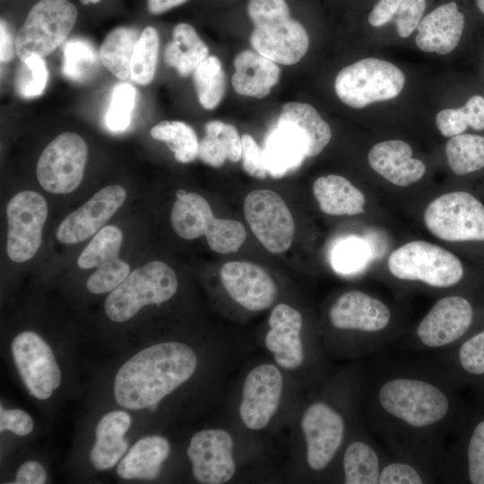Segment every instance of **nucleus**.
I'll use <instances>...</instances> for the list:
<instances>
[{
  "label": "nucleus",
  "mask_w": 484,
  "mask_h": 484,
  "mask_svg": "<svg viewBox=\"0 0 484 484\" xmlns=\"http://www.w3.org/2000/svg\"><path fill=\"white\" fill-rule=\"evenodd\" d=\"M462 390L428 359L381 364L365 377V418L393 455L419 462L442 483L446 440L467 403Z\"/></svg>",
  "instance_id": "1"
},
{
  "label": "nucleus",
  "mask_w": 484,
  "mask_h": 484,
  "mask_svg": "<svg viewBox=\"0 0 484 484\" xmlns=\"http://www.w3.org/2000/svg\"><path fill=\"white\" fill-rule=\"evenodd\" d=\"M197 359L180 342H164L136 353L118 370L114 384L117 403L142 410L158 402L194 374Z\"/></svg>",
  "instance_id": "2"
},
{
  "label": "nucleus",
  "mask_w": 484,
  "mask_h": 484,
  "mask_svg": "<svg viewBox=\"0 0 484 484\" xmlns=\"http://www.w3.org/2000/svg\"><path fill=\"white\" fill-rule=\"evenodd\" d=\"M331 326L354 335L353 352L373 354L399 335L390 307L381 299L361 290H349L339 296L330 307Z\"/></svg>",
  "instance_id": "3"
},
{
  "label": "nucleus",
  "mask_w": 484,
  "mask_h": 484,
  "mask_svg": "<svg viewBox=\"0 0 484 484\" xmlns=\"http://www.w3.org/2000/svg\"><path fill=\"white\" fill-rule=\"evenodd\" d=\"M246 12L254 24L250 44L255 51L285 65L301 60L309 38L303 25L291 18L285 0H248Z\"/></svg>",
  "instance_id": "4"
},
{
  "label": "nucleus",
  "mask_w": 484,
  "mask_h": 484,
  "mask_svg": "<svg viewBox=\"0 0 484 484\" xmlns=\"http://www.w3.org/2000/svg\"><path fill=\"white\" fill-rule=\"evenodd\" d=\"M474 304L462 295L439 298L414 327L405 344L415 350H448L481 329L476 325Z\"/></svg>",
  "instance_id": "5"
},
{
  "label": "nucleus",
  "mask_w": 484,
  "mask_h": 484,
  "mask_svg": "<svg viewBox=\"0 0 484 484\" xmlns=\"http://www.w3.org/2000/svg\"><path fill=\"white\" fill-rule=\"evenodd\" d=\"M472 393L446 446L442 483L484 484V391Z\"/></svg>",
  "instance_id": "6"
},
{
  "label": "nucleus",
  "mask_w": 484,
  "mask_h": 484,
  "mask_svg": "<svg viewBox=\"0 0 484 484\" xmlns=\"http://www.w3.org/2000/svg\"><path fill=\"white\" fill-rule=\"evenodd\" d=\"M390 273L404 281H419L434 289H449L462 279L460 259L437 245L416 240L395 249L389 256Z\"/></svg>",
  "instance_id": "7"
},
{
  "label": "nucleus",
  "mask_w": 484,
  "mask_h": 484,
  "mask_svg": "<svg viewBox=\"0 0 484 484\" xmlns=\"http://www.w3.org/2000/svg\"><path fill=\"white\" fill-rule=\"evenodd\" d=\"M177 290V278L173 269L160 261L150 262L130 272L110 292L105 311L112 321L125 322L146 305L169 300Z\"/></svg>",
  "instance_id": "8"
},
{
  "label": "nucleus",
  "mask_w": 484,
  "mask_h": 484,
  "mask_svg": "<svg viewBox=\"0 0 484 484\" xmlns=\"http://www.w3.org/2000/svg\"><path fill=\"white\" fill-rule=\"evenodd\" d=\"M405 75L393 64L367 57L359 60L337 74L334 89L339 99L353 108L394 99L402 91Z\"/></svg>",
  "instance_id": "9"
},
{
  "label": "nucleus",
  "mask_w": 484,
  "mask_h": 484,
  "mask_svg": "<svg viewBox=\"0 0 484 484\" xmlns=\"http://www.w3.org/2000/svg\"><path fill=\"white\" fill-rule=\"evenodd\" d=\"M77 19L76 7L68 0H40L30 10L15 39L16 55L45 57L66 39Z\"/></svg>",
  "instance_id": "10"
},
{
  "label": "nucleus",
  "mask_w": 484,
  "mask_h": 484,
  "mask_svg": "<svg viewBox=\"0 0 484 484\" xmlns=\"http://www.w3.org/2000/svg\"><path fill=\"white\" fill-rule=\"evenodd\" d=\"M428 230L450 242L484 240V205L467 192H450L434 199L423 213Z\"/></svg>",
  "instance_id": "11"
},
{
  "label": "nucleus",
  "mask_w": 484,
  "mask_h": 484,
  "mask_svg": "<svg viewBox=\"0 0 484 484\" xmlns=\"http://www.w3.org/2000/svg\"><path fill=\"white\" fill-rule=\"evenodd\" d=\"M301 429L308 467L315 472L324 471L344 445L348 432L345 414L327 401H316L305 410Z\"/></svg>",
  "instance_id": "12"
},
{
  "label": "nucleus",
  "mask_w": 484,
  "mask_h": 484,
  "mask_svg": "<svg viewBox=\"0 0 484 484\" xmlns=\"http://www.w3.org/2000/svg\"><path fill=\"white\" fill-rule=\"evenodd\" d=\"M88 157L85 141L77 134L57 135L41 152L37 178L43 189L53 194H68L81 184Z\"/></svg>",
  "instance_id": "13"
},
{
  "label": "nucleus",
  "mask_w": 484,
  "mask_h": 484,
  "mask_svg": "<svg viewBox=\"0 0 484 484\" xmlns=\"http://www.w3.org/2000/svg\"><path fill=\"white\" fill-rule=\"evenodd\" d=\"M244 213L252 232L265 249L280 254L291 246L294 220L277 193L268 189L250 192L245 198Z\"/></svg>",
  "instance_id": "14"
},
{
  "label": "nucleus",
  "mask_w": 484,
  "mask_h": 484,
  "mask_svg": "<svg viewBox=\"0 0 484 484\" xmlns=\"http://www.w3.org/2000/svg\"><path fill=\"white\" fill-rule=\"evenodd\" d=\"M9 258L23 263L32 258L41 245L42 230L48 217L45 198L34 191H22L10 199L6 206Z\"/></svg>",
  "instance_id": "15"
},
{
  "label": "nucleus",
  "mask_w": 484,
  "mask_h": 484,
  "mask_svg": "<svg viewBox=\"0 0 484 484\" xmlns=\"http://www.w3.org/2000/svg\"><path fill=\"white\" fill-rule=\"evenodd\" d=\"M12 353L30 393L39 400L49 398L61 384V372L50 347L37 333L27 331L13 339Z\"/></svg>",
  "instance_id": "16"
},
{
  "label": "nucleus",
  "mask_w": 484,
  "mask_h": 484,
  "mask_svg": "<svg viewBox=\"0 0 484 484\" xmlns=\"http://www.w3.org/2000/svg\"><path fill=\"white\" fill-rule=\"evenodd\" d=\"M232 450V437L225 430L197 432L187 448L194 478L204 484H220L229 480L235 473Z\"/></svg>",
  "instance_id": "17"
},
{
  "label": "nucleus",
  "mask_w": 484,
  "mask_h": 484,
  "mask_svg": "<svg viewBox=\"0 0 484 484\" xmlns=\"http://www.w3.org/2000/svg\"><path fill=\"white\" fill-rule=\"evenodd\" d=\"M126 198L119 185L108 186L70 213L58 226L56 238L62 244H77L96 234L115 214Z\"/></svg>",
  "instance_id": "18"
},
{
  "label": "nucleus",
  "mask_w": 484,
  "mask_h": 484,
  "mask_svg": "<svg viewBox=\"0 0 484 484\" xmlns=\"http://www.w3.org/2000/svg\"><path fill=\"white\" fill-rule=\"evenodd\" d=\"M282 390V376L271 364L255 367L247 375L239 407L245 425L254 430L264 428L275 413Z\"/></svg>",
  "instance_id": "19"
},
{
  "label": "nucleus",
  "mask_w": 484,
  "mask_h": 484,
  "mask_svg": "<svg viewBox=\"0 0 484 484\" xmlns=\"http://www.w3.org/2000/svg\"><path fill=\"white\" fill-rule=\"evenodd\" d=\"M222 284L229 295L251 311L268 308L277 296V286L261 266L244 261L224 264L220 269Z\"/></svg>",
  "instance_id": "20"
},
{
  "label": "nucleus",
  "mask_w": 484,
  "mask_h": 484,
  "mask_svg": "<svg viewBox=\"0 0 484 484\" xmlns=\"http://www.w3.org/2000/svg\"><path fill=\"white\" fill-rule=\"evenodd\" d=\"M428 359L461 388L484 391V327L455 347Z\"/></svg>",
  "instance_id": "21"
},
{
  "label": "nucleus",
  "mask_w": 484,
  "mask_h": 484,
  "mask_svg": "<svg viewBox=\"0 0 484 484\" xmlns=\"http://www.w3.org/2000/svg\"><path fill=\"white\" fill-rule=\"evenodd\" d=\"M262 150L267 173L273 178H280L299 168L308 156L309 143L307 135L297 125L277 120Z\"/></svg>",
  "instance_id": "22"
},
{
  "label": "nucleus",
  "mask_w": 484,
  "mask_h": 484,
  "mask_svg": "<svg viewBox=\"0 0 484 484\" xmlns=\"http://www.w3.org/2000/svg\"><path fill=\"white\" fill-rule=\"evenodd\" d=\"M302 323L301 314L287 304L277 305L271 313L265 345L274 354L276 363L284 368L295 369L304 361Z\"/></svg>",
  "instance_id": "23"
},
{
  "label": "nucleus",
  "mask_w": 484,
  "mask_h": 484,
  "mask_svg": "<svg viewBox=\"0 0 484 484\" xmlns=\"http://www.w3.org/2000/svg\"><path fill=\"white\" fill-rule=\"evenodd\" d=\"M365 418L342 451L341 468L345 484H378L385 454L376 444Z\"/></svg>",
  "instance_id": "24"
},
{
  "label": "nucleus",
  "mask_w": 484,
  "mask_h": 484,
  "mask_svg": "<svg viewBox=\"0 0 484 484\" xmlns=\"http://www.w3.org/2000/svg\"><path fill=\"white\" fill-rule=\"evenodd\" d=\"M370 167L397 186H408L419 181L426 173L423 161L412 158V149L401 140H388L375 144L369 151Z\"/></svg>",
  "instance_id": "25"
},
{
  "label": "nucleus",
  "mask_w": 484,
  "mask_h": 484,
  "mask_svg": "<svg viewBox=\"0 0 484 484\" xmlns=\"http://www.w3.org/2000/svg\"><path fill=\"white\" fill-rule=\"evenodd\" d=\"M463 28L464 15L456 3H446L420 21L415 42L424 52L446 55L457 47Z\"/></svg>",
  "instance_id": "26"
},
{
  "label": "nucleus",
  "mask_w": 484,
  "mask_h": 484,
  "mask_svg": "<svg viewBox=\"0 0 484 484\" xmlns=\"http://www.w3.org/2000/svg\"><path fill=\"white\" fill-rule=\"evenodd\" d=\"M233 64L235 73L231 82L240 95L263 99L279 81L281 70L277 63L256 51L238 53Z\"/></svg>",
  "instance_id": "27"
},
{
  "label": "nucleus",
  "mask_w": 484,
  "mask_h": 484,
  "mask_svg": "<svg viewBox=\"0 0 484 484\" xmlns=\"http://www.w3.org/2000/svg\"><path fill=\"white\" fill-rule=\"evenodd\" d=\"M313 194L320 210L329 215L353 216L365 211L364 194L342 176L318 177L313 185Z\"/></svg>",
  "instance_id": "28"
},
{
  "label": "nucleus",
  "mask_w": 484,
  "mask_h": 484,
  "mask_svg": "<svg viewBox=\"0 0 484 484\" xmlns=\"http://www.w3.org/2000/svg\"><path fill=\"white\" fill-rule=\"evenodd\" d=\"M131 425L130 416L115 411L103 416L96 427V443L91 450L90 460L98 470L114 466L127 448L124 435Z\"/></svg>",
  "instance_id": "29"
},
{
  "label": "nucleus",
  "mask_w": 484,
  "mask_h": 484,
  "mask_svg": "<svg viewBox=\"0 0 484 484\" xmlns=\"http://www.w3.org/2000/svg\"><path fill=\"white\" fill-rule=\"evenodd\" d=\"M169 444L162 436H148L138 440L118 463L117 472L125 480H153L169 454Z\"/></svg>",
  "instance_id": "30"
},
{
  "label": "nucleus",
  "mask_w": 484,
  "mask_h": 484,
  "mask_svg": "<svg viewBox=\"0 0 484 484\" xmlns=\"http://www.w3.org/2000/svg\"><path fill=\"white\" fill-rule=\"evenodd\" d=\"M199 142L198 157L205 164L220 168L226 160L238 162L242 157V142L237 128L219 120L208 122Z\"/></svg>",
  "instance_id": "31"
},
{
  "label": "nucleus",
  "mask_w": 484,
  "mask_h": 484,
  "mask_svg": "<svg viewBox=\"0 0 484 484\" xmlns=\"http://www.w3.org/2000/svg\"><path fill=\"white\" fill-rule=\"evenodd\" d=\"M209 48L194 29L182 22L175 26L173 39L164 51L165 63L181 76H188L209 56Z\"/></svg>",
  "instance_id": "32"
},
{
  "label": "nucleus",
  "mask_w": 484,
  "mask_h": 484,
  "mask_svg": "<svg viewBox=\"0 0 484 484\" xmlns=\"http://www.w3.org/2000/svg\"><path fill=\"white\" fill-rule=\"evenodd\" d=\"M213 217L211 205L205 198L196 193L187 192L174 203L170 222L179 237L192 240L205 234Z\"/></svg>",
  "instance_id": "33"
},
{
  "label": "nucleus",
  "mask_w": 484,
  "mask_h": 484,
  "mask_svg": "<svg viewBox=\"0 0 484 484\" xmlns=\"http://www.w3.org/2000/svg\"><path fill=\"white\" fill-rule=\"evenodd\" d=\"M278 120L294 124L304 132L309 143L308 158L320 154L332 138L330 125L307 103H285Z\"/></svg>",
  "instance_id": "34"
},
{
  "label": "nucleus",
  "mask_w": 484,
  "mask_h": 484,
  "mask_svg": "<svg viewBox=\"0 0 484 484\" xmlns=\"http://www.w3.org/2000/svg\"><path fill=\"white\" fill-rule=\"evenodd\" d=\"M139 37L135 28L118 27L108 34L99 48L101 64L122 81L131 78V61Z\"/></svg>",
  "instance_id": "35"
},
{
  "label": "nucleus",
  "mask_w": 484,
  "mask_h": 484,
  "mask_svg": "<svg viewBox=\"0 0 484 484\" xmlns=\"http://www.w3.org/2000/svg\"><path fill=\"white\" fill-rule=\"evenodd\" d=\"M445 154L452 171L459 176L484 168V136L461 134L445 144Z\"/></svg>",
  "instance_id": "36"
},
{
  "label": "nucleus",
  "mask_w": 484,
  "mask_h": 484,
  "mask_svg": "<svg viewBox=\"0 0 484 484\" xmlns=\"http://www.w3.org/2000/svg\"><path fill=\"white\" fill-rule=\"evenodd\" d=\"M153 139L165 143L175 159L188 163L198 157L199 142L194 129L182 121H161L151 129Z\"/></svg>",
  "instance_id": "37"
},
{
  "label": "nucleus",
  "mask_w": 484,
  "mask_h": 484,
  "mask_svg": "<svg viewBox=\"0 0 484 484\" xmlns=\"http://www.w3.org/2000/svg\"><path fill=\"white\" fill-rule=\"evenodd\" d=\"M197 98L201 106L214 109L225 94V74L220 59L209 56L193 73Z\"/></svg>",
  "instance_id": "38"
},
{
  "label": "nucleus",
  "mask_w": 484,
  "mask_h": 484,
  "mask_svg": "<svg viewBox=\"0 0 484 484\" xmlns=\"http://www.w3.org/2000/svg\"><path fill=\"white\" fill-rule=\"evenodd\" d=\"M123 242L122 231L116 226L101 228L85 246L77 259L81 269L98 268L119 258Z\"/></svg>",
  "instance_id": "39"
},
{
  "label": "nucleus",
  "mask_w": 484,
  "mask_h": 484,
  "mask_svg": "<svg viewBox=\"0 0 484 484\" xmlns=\"http://www.w3.org/2000/svg\"><path fill=\"white\" fill-rule=\"evenodd\" d=\"M160 39L155 28L147 26L134 46L131 61V79L140 85L149 84L155 74Z\"/></svg>",
  "instance_id": "40"
},
{
  "label": "nucleus",
  "mask_w": 484,
  "mask_h": 484,
  "mask_svg": "<svg viewBox=\"0 0 484 484\" xmlns=\"http://www.w3.org/2000/svg\"><path fill=\"white\" fill-rule=\"evenodd\" d=\"M439 483L437 477L414 461L387 455L379 475L378 484H428Z\"/></svg>",
  "instance_id": "41"
},
{
  "label": "nucleus",
  "mask_w": 484,
  "mask_h": 484,
  "mask_svg": "<svg viewBox=\"0 0 484 484\" xmlns=\"http://www.w3.org/2000/svg\"><path fill=\"white\" fill-rule=\"evenodd\" d=\"M63 73L69 79L82 82L96 68L98 54L92 45L82 39L67 41L63 48Z\"/></svg>",
  "instance_id": "42"
},
{
  "label": "nucleus",
  "mask_w": 484,
  "mask_h": 484,
  "mask_svg": "<svg viewBox=\"0 0 484 484\" xmlns=\"http://www.w3.org/2000/svg\"><path fill=\"white\" fill-rule=\"evenodd\" d=\"M210 248L219 254L237 252L246 238L245 227L238 220L213 217L205 234Z\"/></svg>",
  "instance_id": "43"
},
{
  "label": "nucleus",
  "mask_w": 484,
  "mask_h": 484,
  "mask_svg": "<svg viewBox=\"0 0 484 484\" xmlns=\"http://www.w3.org/2000/svg\"><path fill=\"white\" fill-rule=\"evenodd\" d=\"M48 69L43 57L30 56L17 69L15 85L18 94L25 99L41 95L48 82Z\"/></svg>",
  "instance_id": "44"
},
{
  "label": "nucleus",
  "mask_w": 484,
  "mask_h": 484,
  "mask_svg": "<svg viewBox=\"0 0 484 484\" xmlns=\"http://www.w3.org/2000/svg\"><path fill=\"white\" fill-rule=\"evenodd\" d=\"M134 100L135 90L129 83H120L114 88L105 116L106 125L110 131L121 133L129 127Z\"/></svg>",
  "instance_id": "45"
},
{
  "label": "nucleus",
  "mask_w": 484,
  "mask_h": 484,
  "mask_svg": "<svg viewBox=\"0 0 484 484\" xmlns=\"http://www.w3.org/2000/svg\"><path fill=\"white\" fill-rule=\"evenodd\" d=\"M130 266L121 258L97 268L87 280L86 287L93 294L111 292L129 275Z\"/></svg>",
  "instance_id": "46"
},
{
  "label": "nucleus",
  "mask_w": 484,
  "mask_h": 484,
  "mask_svg": "<svg viewBox=\"0 0 484 484\" xmlns=\"http://www.w3.org/2000/svg\"><path fill=\"white\" fill-rule=\"evenodd\" d=\"M366 250L362 242L349 238L338 243L332 254V265L337 272L356 271L365 261Z\"/></svg>",
  "instance_id": "47"
},
{
  "label": "nucleus",
  "mask_w": 484,
  "mask_h": 484,
  "mask_svg": "<svg viewBox=\"0 0 484 484\" xmlns=\"http://www.w3.org/2000/svg\"><path fill=\"white\" fill-rule=\"evenodd\" d=\"M426 9V0H401L394 16L397 33L408 38L417 29Z\"/></svg>",
  "instance_id": "48"
},
{
  "label": "nucleus",
  "mask_w": 484,
  "mask_h": 484,
  "mask_svg": "<svg viewBox=\"0 0 484 484\" xmlns=\"http://www.w3.org/2000/svg\"><path fill=\"white\" fill-rule=\"evenodd\" d=\"M241 142V158L243 160L242 166L244 170L251 177L265 178L268 173L264 161L263 150L249 134H243Z\"/></svg>",
  "instance_id": "49"
},
{
  "label": "nucleus",
  "mask_w": 484,
  "mask_h": 484,
  "mask_svg": "<svg viewBox=\"0 0 484 484\" xmlns=\"http://www.w3.org/2000/svg\"><path fill=\"white\" fill-rule=\"evenodd\" d=\"M436 125L443 136L451 138L462 134L469 126V122L462 107L439 111L436 117Z\"/></svg>",
  "instance_id": "50"
},
{
  "label": "nucleus",
  "mask_w": 484,
  "mask_h": 484,
  "mask_svg": "<svg viewBox=\"0 0 484 484\" xmlns=\"http://www.w3.org/2000/svg\"><path fill=\"white\" fill-rule=\"evenodd\" d=\"M33 429L31 417L18 409L4 410L1 406L0 431L10 430L18 436H26Z\"/></svg>",
  "instance_id": "51"
},
{
  "label": "nucleus",
  "mask_w": 484,
  "mask_h": 484,
  "mask_svg": "<svg viewBox=\"0 0 484 484\" xmlns=\"http://www.w3.org/2000/svg\"><path fill=\"white\" fill-rule=\"evenodd\" d=\"M401 0H379L368 15L373 27H382L394 19Z\"/></svg>",
  "instance_id": "52"
},
{
  "label": "nucleus",
  "mask_w": 484,
  "mask_h": 484,
  "mask_svg": "<svg viewBox=\"0 0 484 484\" xmlns=\"http://www.w3.org/2000/svg\"><path fill=\"white\" fill-rule=\"evenodd\" d=\"M47 480V472L43 466L29 461L23 463L17 471L14 483L16 484H43Z\"/></svg>",
  "instance_id": "53"
},
{
  "label": "nucleus",
  "mask_w": 484,
  "mask_h": 484,
  "mask_svg": "<svg viewBox=\"0 0 484 484\" xmlns=\"http://www.w3.org/2000/svg\"><path fill=\"white\" fill-rule=\"evenodd\" d=\"M469 122V126L474 130H484V99L481 96H472L462 107Z\"/></svg>",
  "instance_id": "54"
},
{
  "label": "nucleus",
  "mask_w": 484,
  "mask_h": 484,
  "mask_svg": "<svg viewBox=\"0 0 484 484\" xmlns=\"http://www.w3.org/2000/svg\"><path fill=\"white\" fill-rule=\"evenodd\" d=\"M16 54L15 41L4 20L0 25V59L2 63L11 61Z\"/></svg>",
  "instance_id": "55"
},
{
  "label": "nucleus",
  "mask_w": 484,
  "mask_h": 484,
  "mask_svg": "<svg viewBox=\"0 0 484 484\" xmlns=\"http://www.w3.org/2000/svg\"><path fill=\"white\" fill-rule=\"evenodd\" d=\"M188 0H147V7L151 13L160 14Z\"/></svg>",
  "instance_id": "56"
},
{
  "label": "nucleus",
  "mask_w": 484,
  "mask_h": 484,
  "mask_svg": "<svg viewBox=\"0 0 484 484\" xmlns=\"http://www.w3.org/2000/svg\"><path fill=\"white\" fill-rule=\"evenodd\" d=\"M479 10L484 13V0H476Z\"/></svg>",
  "instance_id": "57"
},
{
  "label": "nucleus",
  "mask_w": 484,
  "mask_h": 484,
  "mask_svg": "<svg viewBox=\"0 0 484 484\" xmlns=\"http://www.w3.org/2000/svg\"><path fill=\"white\" fill-rule=\"evenodd\" d=\"M100 0H81V2L83 4H97L99 3Z\"/></svg>",
  "instance_id": "58"
},
{
  "label": "nucleus",
  "mask_w": 484,
  "mask_h": 484,
  "mask_svg": "<svg viewBox=\"0 0 484 484\" xmlns=\"http://www.w3.org/2000/svg\"><path fill=\"white\" fill-rule=\"evenodd\" d=\"M186 193H187V192H186L185 190L179 189V190L177 191L176 196H177V197H180V196L184 195V194H186Z\"/></svg>",
  "instance_id": "59"
}]
</instances>
